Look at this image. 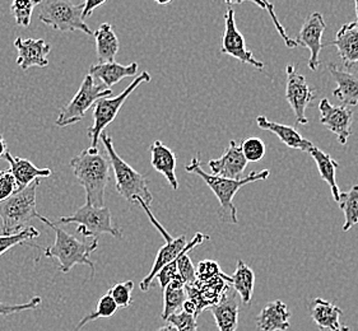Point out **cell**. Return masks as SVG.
<instances>
[{"label": "cell", "mask_w": 358, "mask_h": 331, "mask_svg": "<svg viewBox=\"0 0 358 331\" xmlns=\"http://www.w3.org/2000/svg\"><path fill=\"white\" fill-rule=\"evenodd\" d=\"M3 159H6L10 166L9 172L12 173V176L15 177L17 191H21L23 189L29 186L37 179L49 177L51 175V170L49 168H38L29 159L13 157L9 151H7Z\"/></svg>", "instance_id": "ac0fdd59"}, {"label": "cell", "mask_w": 358, "mask_h": 331, "mask_svg": "<svg viewBox=\"0 0 358 331\" xmlns=\"http://www.w3.org/2000/svg\"><path fill=\"white\" fill-rule=\"evenodd\" d=\"M17 193V184L12 173L8 171L0 170V202L10 198L12 195Z\"/></svg>", "instance_id": "ab89813d"}, {"label": "cell", "mask_w": 358, "mask_h": 331, "mask_svg": "<svg viewBox=\"0 0 358 331\" xmlns=\"http://www.w3.org/2000/svg\"><path fill=\"white\" fill-rule=\"evenodd\" d=\"M291 312L286 303L280 300L266 303L255 323L260 331H286L289 329Z\"/></svg>", "instance_id": "ffe728a7"}, {"label": "cell", "mask_w": 358, "mask_h": 331, "mask_svg": "<svg viewBox=\"0 0 358 331\" xmlns=\"http://www.w3.org/2000/svg\"><path fill=\"white\" fill-rule=\"evenodd\" d=\"M15 46L18 51L17 65L22 71H29L31 66L45 68L49 65L51 46L43 38L17 37Z\"/></svg>", "instance_id": "2e32d148"}, {"label": "cell", "mask_w": 358, "mask_h": 331, "mask_svg": "<svg viewBox=\"0 0 358 331\" xmlns=\"http://www.w3.org/2000/svg\"><path fill=\"white\" fill-rule=\"evenodd\" d=\"M220 331H236L238 325V303L235 297H223L220 302L210 307Z\"/></svg>", "instance_id": "4316f807"}, {"label": "cell", "mask_w": 358, "mask_h": 331, "mask_svg": "<svg viewBox=\"0 0 358 331\" xmlns=\"http://www.w3.org/2000/svg\"><path fill=\"white\" fill-rule=\"evenodd\" d=\"M169 324L173 325L178 331H196V317L187 315L185 312H178L167 318Z\"/></svg>", "instance_id": "74e56055"}, {"label": "cell", "mask_w": 358, "mask_h": 331, "mask_svg": "<svg viewBox=\"0 0 358 331\" xmlns=\"http://www.w3.org/2000/svg\"><path fill=\"white\" fill-rule=\"evenodd\" d=\"M38 219L54 230L55 242L48 249L36 246L37 249L43 250L46 258L57 259L59 261V270L62 273H69L72 267L76 265L85 264L91 267V277H94L96 267L94 263L90 260V255L99 247V240L97 238L79 240L78 237H74L68 232L62 230L60 227H57V224L51 222L49 218L40 216Z\"/></svg>", "instance_id": "7a4b0ae2"}, {"label": "cell", "mask_w": 358, "mask_h": 331, "mask_svg": "<svg viewBox=\"0 0 358 331\" xmlns=\"http://www.w3.org/2000/svg\"><path fill=\"white\" fill-rule=\"evenodd\" d=\"M241 151L248 162H259L265 156V145L259 138H248L241 143Z\"/></svg>", "instance_id": "e575fe53"}, {"label": "cell", "mask_w": 358, "mask_h": 331, "mask_svg": "<svg viewBox=\"0 0 358 331\" xmlns=\"http://www.w3.org/2000/svg\"><path fill=\"white\" fill-rule=\"evenodd\" d=\"M38 20L43 24L60 32L82 31L86 35H94L83 20V3L73 4L68 0H43L37 6Z\"/></svg>", "instance_id": "8992f818"}, {"label": "cell", "mask_w": 358, "mask_h": 331, "mask_svg": "<svg viewBox=\"0 0 358 331\" xmlns=\"http://www.w3.org/2000/svg\"><path fill=\"white\" fill-rule=\"evenodd\" d=\"M327 29V23L324 21V17L319 12H314L308 15L306 21L303 22L301 29L299 32V36L294 40L297 46L306 47L310 50V60L308 68L316 72L320 65V52L322 47V35Z\"/></svg>", "instance_id": "4fadbf2b"}, {"label": "cell", "mask_w": 358, "mask_h": 331, "mask_svg": "<svg viewBox=\"0 0 358 331\" xmlns=\"http://www.w3.org/2000/svg\"><path fill=\"white\" fill-rule=\"evenodd\" d=\"M41 302H43V300L38 295L34 297L29 302L21 303V304L0 302V316H10V315H15V314L23 312V311L36 310Z\"/></svg>", "instance_id": "8d00e7d4"}, {"label": "cell", "mask_w": 358, "mask_h": 331, "mask_svg": "<svg viewBox=\"0 0 358 331\" xmlns=\"http://www.w3.org/2000/svg\"><path fill=\"white\" fill-rule=\"evenodd\" d=\"M138 73V63H131L129 65H122L119 63H99L90 68V75L94 78L102 80L103 86L110 88L117 84L120 80L128 77H133Z\"/></svg>", "instance_id": "603a6c76"}, {"label": "cell", "mask_w": 358, "mask_h": 331, "mask_svg": "<svg viewBox=\"0 0 358 331\" xmlns=\"http://www.w3.org/2000/svg\"><path fill=\"white\" fill-rule=\"evenodd\" d=\"M355 6H356V15H357V21H356V23H357L358 26V1H356V3H355Z\"/></svg>", "instance_id": "bcb514c9"}, {"label": "cell", "mask_w": 358, "mask_h": 331, "mask_svg": "<svg viewBox=\"0 0 358 331\" xmlns=\"http://www.w3.org/2000/svg\"><path fill=\"white\" fill-rule=\"evenodd\" d=\"M157 331H178L176 330V328L171 324L165 325V326H162V328H159Z\"/></svg>", "instance_id": "ee69618b"}, {"label": "cell", "mask_w": 358, "mask_h": 331, "mask_svg": "<svg viewBox=\"0 0 358 331\" xmlns=\"http://www.w3.org/2000/svg\"><path fill=\"white\" fill-rule=\"evenodd\" d=\"M320 331H351V329L348 326H345V325H342L337 330H330V329H322L320 328Z\"/></svg>", "instance_id": "f6af8a7d"}, {"label": "cell", "mask_w": 358, "mask_h": 331, "mask_svg": "<svg viewBox=\"0 0 358 331\" xmlns=\"http://www.w3.org/2000/svg\"><path fill=\"white\" fill-rule=\"evenodd\" d=\"M40 0L37 1H21V0H15L10 6V12L15 15V23L22 27H29L31 24V18L34 9L38 6Z\"/></svg>", "instance_id": "d6a6232c"}, {"label": "cell", "mask_w": 358, "mask_h": 331, "mask_svg": "<svg viewBox=\"0 0 358 331\" xmlns=\"http://www.w3.org/2000/svg\"><path fill=\"white\" fill-rule=\"evenodd\" d=\"M320 123L336 134L342 145H347L348 138L352 134V119L353 111L347 106H333L328 98H322L319 103Z\"/></svg>", "instance_id": "5bb4252c"}, {"label": "cell", "mask_w": 358, "mask_h": 331, "mask_svg": "<svg viewBox=\"0 0 358 331\" xmlns=\"http://www.w3.org/2000/svg\"><path fill=\"white\" fill-rule=\"evenodd\" d=\"M329 45L337 47L341 60L347 69L358 64V26L356 21L343 24L338 31L334 41Z\"/></svg>", "instance_id": "e0dca14e"}, {"label": "cell", "mask_w": 358, "mask_h": 331, "mask_svg": "<svg viewBox=\"0 0 358 331\" xmlns=\"http://www.w3.org/2000/svg\"><path fill=\"white\" fill-rule=\"evenodd\" d=\"M178 275H179V273H178L176 260H173L172 263L167 264L166 267H162V269L158 272L156 278L158 279V283H159L161 288L165 289Z\"/></svg>", "instance_id": "60d3db41"}, {"label": "cell", "mask_w": 358, "mask_h": 331, "mask_svg": "<svg viewBox=\"0 0 358 331\" xmlns=\"http://www.w3.org/2000/svg\"><path fill=\"white\" fill-rule=\"evenodd\" d=\"M229 286L241 297L243 303L249 304L251 302L255 286V274L243 260H237L236 269L231 277Z\"/></svg>", "instance_id": "83f0119b"}, {"label": "cell", "mask_w": 358, "mask_h": 331, "mask_svg": "<svg viewBox=\"0 0 358 331\" xmlns=\"http://www.w3.org/2000/svg\"><path fill=\"white\" fill-rule=\"evenodd\" d=\"M338 204L339 208L343 210V230L348 232L358 224V185L352 186L351 190L347 193H341Z\"/></svg>", "instance_id": "f546056e"}, {"label": "cell", "mask_w": 358, "mask_h": 331, "mask_svg": "<svg viewBox=\"0 0 358 331\" xmlns=\"http://www.w3.org/2000/svg\"><path fill=\"white\" fill-rule=\"evenodd\" d=\"M331 77L337 83L334 89V97L343 103V106L358 105V77L350 72L341 71L336 64L328 65Z\"/></svg>", "instance_id": "7402d4cb"}, {"label": "cell", "mask_w": 358, "mask_h": 331, "mask_svg": "<svg viewBox=\"0 0 358 331\" xmlns=\"http://www.w3.org/2000/svg\"><path fill=\"white\" fill-rule=\"evenodd\" d=\"M286 100L294 110L296 120L300 125H306V108L315 98V91L308 86L306 78L297 72L294 65H287Z\"/></svg>", "instance_id": "8fae6325"}, {"label": "cell", "mask_w": 358, "mask_h": 331, "mask_svg": "<svg viewBox=\"0 0 358 331\" xmlns=\"http://www.w3.org/2000/svg\"><path fill=\"white\" fill-rule=\"evenodd\" d=\"M151 152V165L157 172L164 175L166 180L171 185L173 190L179 189V181L176 177V156L175 153L166 147L161 140L153 142L150 148Z\"/></svg>", "instance_id": "44dd1931"}, {"label": "cell", "mask_w": 358, "mask_h": 331, "mask_svg": "<svg viewBox=\"0 0 358 331\" xmlns=\"http://www.w3.org/2000/svg\"><path fill=\"white\" fill-rule=\"evenodd\" d=\"M208 165L215 176L229 180H240L243 179L241 176L248 166V161L245 159L241 147L235 140H231L229 148L223 152L222 156L220 159H210Z\"/></svg>", "instance_id": "9a60e30c"}, {"label": "cell", "mask_w": 358, "mask_h": 331, "mask_svg": "<svg viewBox=\"0 0 358 331\" xmlns=\"http://www.w3.org/2000/svg\"><path fill=\"white\" fill-rule=\"evenodd\" d=\"M308 311L314 323L322 329L337 330L342 326L341 317L343 316V311L329 301H325L322 298H314L308 306Z\"/></svg>", "instance_id": "cb8c5ba5"}, {"label": "cell", "mask_w": 358, "mask_h": 331, "mask_svg": "<svg viewBox=\"0 0 358 331\" xmlns=\"http://www.w3.org/2000/svg\"><path fill=\"white\" fill-rule=\"evenodd\" d=\"M100 138L108 153L110 166L113 167V171H114L115 181H116L115 186L117 193L129 203L134 204L136 202H143L148 207H151L153 196L148 187L147 177L136 171L128 162H125L116 153L113 145V139L108 133H102Z\"/></svg>", "instance_id": "277c9868"}, {"label": "cell", "mask_w": 358, "mask_h": 331, "mask_svg": "<svg viewBox=\"0 0 358 331\" xmlns=\"http://www.w3.org/2000/svg\"><path fill=\"white\" fill-rule=\"evenodd\" d=\"M106 1L105 0H101V1H94V0H87L83 3V13L82 17L83 20H86L87 17H91L94 13V9L100 8L101 6H103Z\"/></svg>", "instance_id": "b9f144b4"}, {"label": "cell", "mask_w": 358, "mask_h": 331, "mask_svg": "<svg viewBox=\"0 0 358 331\" xmlns=\"http://www.w3.org/2000/svg\"><path fill=\"white\" fill-rule=\"evenodd\" d=\"M151 74L148 72H142L136 80L127 87L122 94L116 97H105L94 103V125L87 130L88 137L91 138V149H99V139L103 130L110 124L113 123L115 117L119 114L124 102L129 98L130 94L136 91V88L145 82H151Z\"/></svg>", "instance_id": "ba28073f"}, {"label": "cell", "mask_w": 358, "mask_h": 331, "mask_svg": "<svg viewBox=\"0 0 358 331\" xmlns=\"http://www.w3.org/2000/svg\"><path fill=\"white\" fill-rule=\"evenodd\" d=\"M255 123L260 129L271 131L274 135H277L280 138V142L283 145H286L287 147H289V148L308 153L311 151V148L314 147V145L310 140L302 137L297 130L292 128V126H289V125L274 123V122L268 120L264 115L258 116Z\"/></svg>", "instance_id": "d6986e66"}, {"label": "cell", "mask_w": 358, "mask_h": 331, "mask_svg": "<svg viewBox=\"0 0 358 331\" xmlns=\"http://www.w3.org/2000/svg\"><path fill=\"white\" fill-rule=\"evenodd\" d=\"M69 166L86 191V199L92 207H105V191L110 181V161L100 149L87 148L72 159Z\"/></svg>", "instance_id": "6da1fadb"}, {"label": "cell", "mask_w": 358, "mask_h": 331, "mask_svg": "<svg viewBox=\"0 0 358 331\" xmlns=\"http://www.w3.org/2000/svg\"><path fill=\"white\" fill-rule=\"evenodd\" d=\"M222 54L237 59L243 64L252 65L257 69H264V63L255 59L252 51L246 47L244 36L238 31L235 21V10L227 4L224 15V32L222 36Z\"/></svg>", "instance_id": "7c38bea8"}, {"label": "cell", "mask_w": 358, "mask_h": 331, "mask_svg": "<svg viewBox=\"0 0 358 331\" xmlns=\"http://www.w3.org/2000/svg\"><path fill=\"white\" fill-rule=\"evenodd\" d=\"M38 236H40V230H36L32 226H29L27 228H23L21 232L15 233V235H9V236L1 235L0 236V256L9 251L12 247L24 244L29 240L38 237Z\"/></svg>", "instance_id": "1f68e13d"}, {"label": "cell", "mask_w": 358, "mask_h": 331, "mask_svg": "<svg viewBox=\"0 0 358 331\" xmlns=\"http://www.w3.org/2000/svg\"><path fill=\"white\" fill-rule=\"evenodd\" d=\"M187 295L185 290V283L179 275L164 289V311L162 318L167 321L169 317L178 314L182 304L187 301Z\"/></svg>", "instance_id": "f1b7e54d"}, {"label": "cell", "mask_w": 358, "mask_h": 331, "mask_svg": "<svg viewBox=\"0 0 358 331\" xmlns=\"http://www.w3.org/2000/svg\"><path fill=\"white\" fill-rule=\"evenodd\" d=\"M117 310H119V307L116 306L114 300L106 293V295H102L100 300H99L97 306H96V310H94V312H91L88 316L83 317L82 321L77 325V328H76V330L74 331L82 330L85 325L91 323V321H94V320L113 317Z\"/></svg>", "instance_id": "4dcf8cb0"}, {"label": "cell", "mask_w": 358, "mask_h": 331, "mask_svg": "<svg viewBox=\"0 0 358 331\" xmlns=\"http://www.w3.org/2000/svg\"><path fill=\"white\" fill-rule=\"evenodd\" d=\"M139 204H141V207L143 208L145 214L150 218L152 224L156 227V230L162 235V237L165 238L166 241V245L162 246V247L159 249V251L157 252V256H156V260H155V263H153L151 272H150V274H148V275L144 278L143 281H142V283H141V289H142L143 292H147L148 289L151 288L152 283L156 279L158 272H159L162 267H166L167 264L172 263L173 260L178 259V256H179L180 253L185 250L187 242V236H185V235H182V236H180V237L178 238H172L171 235L165 230V227L156 219V216L152 213L151 207H148V205L144 204V203H139Z\"/></svg>", "instance_id": "30bf717a"}, {"label": "cell", "mask_w": 358, "mask_h": 331, "mask_svg": "<svg viewBox=\"0 0 358 331\" xmlns=\"http://www.w3.org/2000/svg\"><path fill=\"white\" fill-rule=\"evenodd\" d=\"M308 153L311 154V157L315 161L316 167L319 170V173H320L322 180L329 185L330 191H331L334 202H339V199H341V190H339L337 179H336V171H337V168L339 167V163H338L336 159H333L330 154L322 152V149H319L315 145L311 148V151L308 152Z\"/></svg>", "instance_id": "484cf974"}, {"label": "cell", "mask_w": 358, "mask_h": 331, "mask_svg": "<svg viewBox=\"0 0 358 331\" xmlns=\"http://www.w3.org/2000/svg\"><path fill=\"white\" fill-rule=\"evenodd\" d=\"M134 288V281H127L122 283H116L108 289V295L114 300L119 309H127L133 303L131 301V292Z\"/></svg>", "instance_id": "836d02e7"}, {"label": "cell", "mask_w": 358, "mask_h": 331, "mask_svg": "<svg viewBox=\"0 0 358 331\" xmlns=\"http://www.w3.org/2000/svg\"><path fill=\"white\" fill-rule=\"evenodd\" d=\"M196 273V281H208L217 277L223 275L221 267L218 265V263L212 261V260H204L198 264V267L195 269Z\"/></svg>", "instance_id": "d590c367"}, {"label": "cell", "mask_w": 358, "mask_h": 331, "mask_svg": "<svg viewBox=\"0 0 358 331\" xmlns=\"http://www.w3.org/2000/svg\"><path fill=\"white\" fill-rule=\"evenodd\" d=\"M111 94L113 91L110 88H106L103 84H96L94 77L87 74L72 101L68 102L65 106L60 108L57 119V126L65 128L73 124L79 123L80 120H83L88 108H92V105L101 98L111 97Z\"/></svg>", "instance_id": "9c48e42d"}, {"label": "cell", "mask_w": 358, "mask_h": 331, "mask_svg": "<svg viewBox=\"0 0 358 331\" xmlns=\"http://www.w3.org/2000/svg\"><path fill=\"white\" fill-rule=\"evenodd\" d=\"M40 179L34 181L29 186L17 191L6 200L0 202V218L3 235L9 236L23 230L31 219L38 218L37 212L36 190Z\"/></svg>", "instance_id": "5b68a950"}, {"label": "cell", "mask_w": 358, "mask_h": 331, "mask_svg": "<svg viewBox=\"0 0 358 331\" xmlns=\"http://www.w3.org/2000/svg\"><path fill=\"white\" fill-rule=\"evenodd\" d=\"M187 172L198 175L203 181L210 187V190L213 191L215 198L220 202V209H218V216L222 221L223 223L237 224V209L234 205V198L237 194V191L241 187L255 182V181L266 180L271 175L269 170H263V171H252L249 173L246 177H243L240 180H229V179H223L218 177L212 173H207L201 166V159L199 156H195L192 159V162L185 167Z\"/></svg>", "instance_id": "3957f363"}, {"label": "cell", "mask_w": 358, "mask_h": 331, "mask_svg": "<svg viewBox=\"0 0 358 331\" xmlns=\"http://www.w3.org/2000/svg\"><path fill=\"white\" fill-rule=\"evenodd\" d=\"M60 224H77V232L85 238H97L102 233H108L115 238H122V230L115 226L108 207L96 208L86 203L71 216H60Z\"/></svg>", "instance_id": "52a82bcc"}, {"label": "cell", "mask_w": 358, "mask_h": 331, "mask_svg": "<svg viewBox=\"0 0 358 331\" xmlns=\"http://www.w3.org/2000/svg\"><path fill=\"white\" fill-rule=\"evenodd\" d=\"M8 147L7 143H6V139L4 137L0 134V159H3L4 157V154L7 153Z\"/></svg>", "instance_id": "7bdbcfd3"}, {"label": "cell", "mask_w": 358, "mask_h": 331, "mask_svg": "<svg viewBox=\"0 0 358 331\" xmlns=\"http://www.w3.org/2000/svg\"><path fill=\"white\" fill-rule=\"evenodd\" d=\"M94 36L99 63H114L115 57L120 49V43L115 35L113 26L110 23H102L97 31L94 32Z\"/></svg>", "instance_id": "d4e9b609"}, {"label": "cell", "mask_w": 358, "mask_h": 331, "mask_svg": "<svg viewBox=\"0 0 358 331\" xmlns=\"http://www.w3.org/2000/svg\"><path fill=\"white\" fill-rule=\"evenodd\" d=\"M252 4H257V6H259V7L264 8V9H268V13L271 15V17H272L273 23H274V26L277 27V31H278V34H280V37L283 38V41L286 43L287 46L289 47V49H294V47H296L297 46V43H296V41L294 40H292L291 37L287 36L286 31H285V29L282 27V24H280V21H278V18H277V15H275V13H274V7H273V4H271V3H268V1H251Z\"/></svg>", "instance_id": "f35d334b"}]
</instances>
